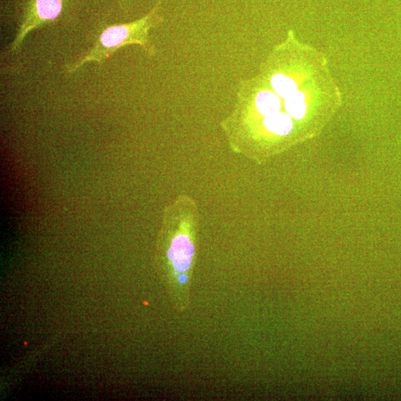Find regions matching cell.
Listing matches in <instances>:
<instances>
[{
	"label": "cell",
	"instance_id": "5",
	"mask_svg": "<svg viewBox=\"0 0 401 401\" xmlns=\"http://www.w3.org/2000/svg\"><path fill=\"white\" fill-rule=\"evenodd\" d=\"M285 110L288 115L296 120H301L306 114L307 106L305 94L296 91L284 99Z\"/></svg>",
	"mask_w": 401,
	"mask_h": 401
},
{
	"label": "cell",
	"instance_id": "2",
	"mask_svg": "<svg viewBox=\"0 0 401 401\" xmlns=\"http://www.w3.org/2000/svg\"><path fill=\"white\" fill-rule=\"evenodd\" d=\"M63 8L62 0H32L11 51L21 45L27 34L46 22L56 20Z\"/></svg>",
	"mask_w": 401,
	"mask_h": 401
},
{
	"label": "cell",
	"instance_id": "3",
	"mask_svg": "<svg viewBox=\"0 0 401 401\" xmlns=\"http://www.w3.org/2000/svg\"><path fill=\"white\" fill-rule=\"evenodd\" d=\"M263 125L267 130L278 136L288 135L293 127L291 117L282 112L265 117Z\"/></svg>",
	"mask_w": 401,
	"mask_h": 401
},
{
	"label": "cell",
	"instance_id": "1",
	"mask_svg": "<svg viewBox=\"0 0 401 401\" xmlns=\"http://www.w3.org/2000/svg\"><path fill=\"white\" fill-rule=\"evenodd\" d=\"M160 2L147 15L136 21L115 25L105 30L95 46L82 60L70 67L68 72H74L89 61L101 63L110 57L118 49L127 45L141 46L150 56L155 53V49L149 38V30L152 27L162 24L163 18L160 15Z\"/></svg>",
	"mask_w": 401,
	"mask_h": 401
},
{
	"label": "cell",
	"instance_id": "4",
	"mask_svg": "<svg viewBox=\"0 0 401 401\" xmlns=\"http://www.w3.org/2000/svg\"><path fill=\"white\" fill-rule=\"evenodd\" d=\"M269 85L271 89L278 96L285 98L298 91V85L295 80L284 73L278 72L272 75L269 79Z\"/></svg>",
	"mask_w": 401,
	"mask_h": 401
}]
</instances>
